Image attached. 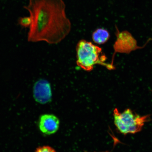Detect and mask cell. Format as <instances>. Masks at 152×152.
<instances>
[{
	"label": "cell",
	"mask_w": 152,
	"mask_h": 152,
	"mask_svg": "<svg viewBox=\"0 0 152 152\" xmlns=\"http://www.w3.org/2000/svg\"><path fill=\"white\" fill-rule=\"evenodd\" d=\"M66 7L63 0H29L24 7L31 20L28 41L56 44L63 40L72 27Z\"/></svg>",
	"instance_id": "1"
},
{
	"label": "cell",
	"mask_w": 152,
	"mask_h": 152,
	"mask_svg": "<svg viewBox=\"0 0 152 152\" xmlns=\"http://www.w3.org/2000/svg\"><path fill=\"white\" fill-rule=\"evenodd\" d=\"M76 52L77 64L85 71H92L96 64L104 66L110 70L115 69L113 65L105 62L107 58L102 53L101 48L90 42L81 40L76 46Z\"/></svg>",
	"instance_id": "2"
},
{
	"label": "cell",
	"mask_w": 152,
	"mask_h": 152,
	"mask_svg": "<svg viewBox=\"0 0 152 152\" xmlns=\"http://www.w3.org/2000/svg\"><path fill=\"white\" fill-rule=\"evenodd\" d=\"M113 115L114 123L117 130L124 135L136 134L140 132L145 123L151 118V115L141 116L130 109L121 112L115 108Z\"/></svg>",
	"instance_id": "3"
},
{
	"label": "cell",
	"mask_w": 152,
	"mask_h": 152,
	"mask_svg": "<svg viewBox=\"0 0 152 152\" xmlns=\"http://www.w3.org/2000/svg\"><path fill=\"white\" fill-rule=\"evenodd\" d=\"M116 29L117 39L113 45L114 53L111 63L113 65L114 57L116 53L130 54L132 51L143 48L151 41V39H149L143 46H139L137 45L136 39L129 32L127 31L120 32L117 27Z\"/></svg>",
	"instance_id": "4"
},
{
	"label": "cell",
	"mask_w": 152,
	"mask_h": 152,
	"mask_svg": "<svg viewBox=\"0 0 152 152\" xmlns=\"http://www.w3.org/2000/svg\"><path fill=\"white\" fill-rule=\"evenodd\" d=\"M33 96L36 101L40 104H45L50 102L52 98L50 83L44 79L36 82L33 87Z\"/></svg>",
	"instance_id": "5"
},
{
	"label": "cell",
	"mask_w": 152,
	"mask_h": 152,
	"mask_svg": "<svg viewBox=\"0 0 152 152\" xmlns=\"http://www.w3.org/2000/svg\"><path fill=\"white\" fill-rule=\"evenodd\" d=\"M60 121L56 116L50 114L42 115L40 118L39 128L41 132L45 134H54L58 130Z\"/></svg>",
	"instance_id": "6"
},
{
	"label": "cell",
	"mask_w": 152,
	"mask_h": 152,
	"mask_svg": "<svg viewBox=\"0 0 152 152\" xmlns=\"http://www.w3.org/2000/svg\"><path fill=\"white\" fill-rule=\"evenodd\" d=\"M110 37L109 31L102 28H98L95 30L92 35L93 41L95 43L99 45L107 42Z\"/></svg>",
	"instance_id": "7"
},
{
	"label": "cell",
	"mask_w": 152,
	"mask_h": 152,
	"mask_svg": "<svg viewBox=\"0 0 152 152\" xmlns=\"http://www.w3.org/2000/svg\"><path fill=\"white\" fill-rule=\"evenodd\" d=\"M20 25L25 28L29 27L31 23V20L30 17H26L20 18L19 20Z\"/></svg>",
	"instance_id": "8"
},
{
	"label": "cell",
	"mask_w": 152,
	"mask_h": 152,
	"mask_svg": "<svg viewBox=\"0 0 152 152\" xmlns=\"http://www.w3.org/2000/svg\"><path fill=\"white\" fill-rule=\"evenodd\" d=\"M36 152H56L54 149L49 146H44L38 148Z\"/></svg>",
	"instance_id": "9"
},
{
	"label": "cell",
	"mask_w": 152,
	"mask_h": 152,
	"mask_svg": "<svg viewBox=\"0 0 152 152\" xmlns=\"http://www.w3.org/2000/svg\"><path fill=\"white\" fill-rule=\"evenodd\" d=\"M108 152V151H105V152Z\"/></svg>",
	"instance_id": "10"
}]
</instances>
